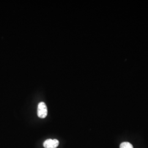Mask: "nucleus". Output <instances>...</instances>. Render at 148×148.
<instances>
[{
	"mask_svg": "<svg viewBox=\"0 0 148 148\" xmlns=\"http://www.w3.org/2000/svg\"><path fill=\"white\" fill-rule=\"evenodd\" d=\"M47 108L44 102H40L37 107V115L40 118L44 119L47 116Z\"/></svg>",
	"mask_w": 148,
	"mask_h": 148,
	"instance_id": "f257e3e1",
	"label": "nucleus"
},
{
	"mask_svg": "<svg viewBox=\"0 0 148 148\" xmlns=\"http://www.w3.org/2000/svg\"><path fill=\"white\" fill-rule=\"evenodd\" d=\"M59 144V142L57 139H48L43 143V147L45 148H57Z\"/></svg>",
	"mask_w": 148,
	"mask_h": 148,
	"instance_id": "f03ea898",
	"label": "nucleus"
},
{
	"mask_svg": "<svg viewBox=\"0 0 148 148\" xmlns=\"http://www.w3.org/2000/svg\"><path fill=\"white\" fill-rule=\"evenodd\" d=\"M120 148H133L132 145L128 142H123L120 144Z\"/></svg>",
	"mask_w": 148,
	"mask_h": 148,
	"instance_id": "7ed1b4c3",
	"label": "nucleus"
}]
</instances>
